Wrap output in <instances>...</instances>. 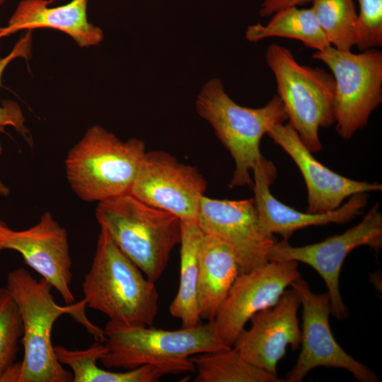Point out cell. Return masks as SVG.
<instances>
[{"label": "cell", "mask_w": 382, "mask_h": 382, "mask_svg": "<svg viewBox=\"0 0 382 382\" xmlns=\"http://www.w3.org/2000/svg\"><path fill=\"white\" fill-rule=\"evenodd\" d=\"M202 231L197 223L182 221L180 284L169 307L170 315L181 320L183 328L199 325L198 253Z\"/></svg>", "instance_id": "21"}, {"label": "cell", "mask_w": 382, "mask_h": 382, "mask_svg": "<svg viewBox=\"0 0 382 382\" xmlns=\"http://www.w3.org/2000/svg\"><path fill=\"white\" fill-rule=\"evenodd\" d=\"M197 224L203 233L222 239L232 248L240 274L268 262L269 253L277 241L261 228L253 198L216 199L204 195Z\"/></svg>", "instance_id": "13"}, {"label": "cell", "mask_w": 382, "mask_h": 382, "mask_svg": "<svg viewBox=\"0 0 382 382\" xmlns=\"http://www.w3.org/2000/svg\"><path fill=\"white\" fill-rule=\"evenodd\" d=\"M290 286L300 297L303 325L301 352L285 381L301 382L310 371L323 366L346 369L361 382H378L373 371L348 354L335 340L329 323L331 307L327 292L314 293L301 277Z\"/></svg>", "instance_id": "10"}, {"label": "cell", "mask_w": 382, "mask_h": 382, "mask_svg": "<svg viewBox=\"0 0 382 382\" xmlns=\"http://www.w3.org/2000/svg\"><path fill=\"white\" fill-rule=\"evenodd\" d=\"M103 333L107 352L100 361L108 369L129 370L144 364L185 361L195 354L231 347L219 337L213 321L166 330L108 320Z\"/></svg>", "instance_id": "7"}, {"label": "cell", "mask_w": 382, "mask_h": 382, "mask_svg": "<svg viewBox=\"0 0 382 382\" xmlns=\"http://www.w3.org/2000/svg\"><path fill=\"white\" fill-rule=\"evenodd\" d=\"M357 36L355 46L360 51L382 45V0H357Z\"/></svg>", "instance_id": "27"}, {"label": "cell", "mask_w": 382, "mask_h": 382, "mask_svg": "<svg viewBox=\"0 0 382 382\" xmlns=\"http://www.w3.org/2000/svg\"><path fill=\"white\" fill-rule=\"evenodd\" d=\"M5 250L19 253L25 263L45 279L63 298L72 304V260L66 230L50 212L43 214L33 226L11 231L0 239V253Z\"/></svg>", "instance_id": "15"}, {"label": "cell", "mask_w": 382, "mask_h": 382, "mask_svg": "<svg viewBox=\"0 0 382 382\" xmlns=\"http://www.w3.org/2000/svg\"><path fill=\"white\" fill-rule=\"evenodd\" d=\"M198 265L200 318L213 321L240 274L238 261L226 242L203 233L199 246Z\"/></svg>", "instance_id": "19"}, {"label": "cell", "mask_w": 382, "mask_h": 382, "mask_svg": "<svg viewBox=\"0 0 382 382\" xmlns=\"http://www.w3.org/2000/svg\"><path fill=\"white\" fill-rule=\"evenodd\" d=\"M5 0H0V9L1 6L4 4Z\"/></svg>", "instance_id": "31"}, {"label": "cell", "mask_w": 382, "mask_h": 382, "mask_svg": "<svg viewBox=\"0 0 382 382\" xmlns=\"http://www.w3.org/2000/svg\"><path fill=\"white\" fill-rule=\"evenodd\" d=\"M207 182L197 168L163 151H146L129 193L143 202L197 223Z\"/></svg>", "instance_id": "11"}, {"label": "cell", "mask_w": 382, "mask_h": 382, "mask_svg": "<svg viewBox=\"0 0 382 382\" xmlns=\"http://www.w3.org/2000/svg\"><path fill=\"white\" fill-rule=\"evenodd\" d=\"M312 57L323 62L333 76L336 130L348 140L366 126L382 102V52L371 49L354 53L330 46Z\"/></svg>", "instance_id": "8"}, {"label": "cell", "mask_w": 382, "mask_h": 382, "mask_svg": "<svg viewBox=\"0 0 382 382\" xmlns=\"http://www.w3.org/2000/svg\"><path fill=\"white\" fill-rule=\"evenodd\" d=\"M3 149L1 144L0 143V156L2 154ZM10 193V189L1 181L0 180V195L4 197L8 196Z\"/></svg>", "instance_id": "29"}, {"label": "cell", "mask_w": 382, "mask_h": 382, "mask_svg": "<svg viewBox=\"0 0 382 382\" xmlns=\"http://www.w3.org/2000/svg\"><path fill=\"white\" fill-rule=\"evenodd\" d=\"M271 37L298 40L316 51L331 46L311 7L283 8L274 13L267 24L258 23L248 25L245 32L246 39L253 42Z\"/></svg>", "instance_id": "22"}, {"label": "cell", "mask_w": 382, "mask_h": 382, "mask_svg": "<svg viewBox=\"0 0 382 382\" xmlns=\"http://www.w3.org/2000/svg\"><path fill=\"white\" fill-rule=\"evenodd\" d=\"M189 359L197 371L195 382H285L246 361L233 347Z\"/></svg>", "instance_id": "23"}, {"label": "cell", "mask_w": 382, "mask_h": 382, "mask_svg": "<svg viewBox=\"0 0 382 382\" xmlns=\"http://www.w3.org/2000/svg\"><path fill=\"white\" fill-rule=\"evenodd\" d=\"M300 306L297 291L286 289L272 306L253 316L250 328L242 331L233 347L248 362L278 376L277 366L286 347L296 350L301 345Z\"/></svg>", "instance_id": "14"}, {"label": "cell", "mask_w": 382, "mask_h": 382, "mask_svg": "<svg viewBox=\"0 0 382 382\" xmlns=\"http://www.w3.org/2000/svg\"><path fill=\"white\" fill-rule=\"evenodd\" d=\"M23 327L18 308L5 287H0V382H18L16 362Z\"/></svg>", "instance_id": "25"}, {"label": "cell", "mask_w": 382, "mask_h": 382, "mask_svg": "<svg viewBox=\"0 0 382 382\" xmlns=\"http://www.w3.org/2000/svg\"><path fill=\"white\" fill-rule=\"evenodd\" d=\"M54 0H22L6 26H0V40L18 31L52 28L71 37L81 47L100 43L102 30L88 21V0H71L68 4L50 7Z\"/></svg>", "instance_id": "18"}, {"label": "cell", "mask_w": 382, "mask_h": 382, "mask_svg": "<svg viewBox=\"0 0 382 382\" xmlns=\"http://www.w3.org/2000/svg\"><path fill=\"white\" fill-rule=\"evenodd\" d=\"M288 241L275 242L269 253V261L301 262L313 267L326 285L331 314L337 320H345L349 311L340 291L341 268L347 256L358 247L366 245L376 253L382 248V214L379 205L376 203L361 222L341 234L300 247L292 246Z\"/></svg>", "instance_id": "9"}, {"label": "cell", "mask_w": 382, "mask_h": 382, "mask_svg": "<svg viewBox=\"0 0 382 382\" xmlns=\"http://www.w3.org/2000/svg\"><path fill=\"white\" fill-rule=\"evenodd\" d=\"M312 0H263L260 15L262 17L270 16L279 10L290 7L298 6L311 2Z\"/></svg>", "instance_id": "28"}, {"label": "cell", "mask_w": 382, "mask_h": 382, "mask_svg": "<svg viewBox=\"0 0 382 382\" xmlns=\"http://www.w3.org/2000/svg\"><path fill=\"white\" fill-rule=\"evenodd\" d=\"M145 152L141 140L122 141L93 125L69 151L66 178L81 199L100 202L129 192Z\"/></svg>", "instance_id": "5"}, {"label": "cell", "mask_w": 382, "mask_h": 382, "mask_svg": "<svg viewBox=\"0 0 382 382\" xmlns=\"http://www.w3.org/2000/svg\"><path fill=\"white\" fill-rule=\"evenodd\" d=\"M265 61L289 122L312 153L320 151L319 129L335 123L333 76L321 68L299 64L290 49L277 44L268 46Z\"/></svg>", "instance_id": "6"}, {"label": "cell", "mask_w": 382, "mask_h": 382, "mask_svg": "<svg viewBox=\"0 0 382 382\" xmlns=\"http://www.w3.org/2000/svg\"><path fill=\"white\" fill-rule=\"evenodd\" d=\"M300 277L296 261H269L240 274L213 320L221 340L233 347L253 316L276 303Z\"/></svg>", "instance_id": "12"}, {"label": "cell", "mask_w": 382, "mask_h": 382, "mask_svg": "<svg viewBox=\"0 0 382 382\" xmlns=\"http://www.w3.org/2000/svg\"><path fill=\"white\" fill-rule=\"evenodd\" d=\"M253 172V199L260 227L269 235H280L282 240L289 241L295 231L308 226L347 223L360 214L368 203V193L361 192L352 195L335 210L321 214L303 213L281 202L271 193L270 186L277 173L271 162L265 160L257 163Z\"/></svg>", "instance_id": "17"}, {"label": "cell", "mask_w": 382, "mask_h": 382, "mask_svg": "<svg viewBox=\"0 0 382 382\" xmlns=\"http://www.w3.org/2000/svg\"><path fill=\"white\" fill-rule=\"evenodd\" d=\"M96 218L100 228L153 282L163 273L180 243L182 221L128 192L100 202Z\"/></svg>", "instance_id": "3"}, {"label": "cell", "mask_w": 382, "mask_h": 382, "mask_svg": "<svg viewBox=\"0 0 382 382\" xmlns=\"http://www.w3.org/2000/svg\"><path fill=\"white\" fill-rule=\"evenodd\" d=\"M100 228L82 289L86 306L127 326H153L158 310L154 284Z\"/></svg>", "instance_id": "2"}, {"label": "cell", "mask_w": 382, "mask_h": 382, "mask_svg": "<svg viewBox=\"0 0 382 382\" xmlns=\"http://www.w3.org/2000/svg\"><path fill=\"white\" fill-rule=\"evenodd\" d=\"M31 31L28 32L15 44L11 52L4 57H0V86L3 73L13 59L23 57L29 59L31 56ZM25 119L21 108L12 100H4L0 105V132L5 133V127H13L24 139L32 145L33 140L28 129L25 125Z\"/></svg>", "instance_id": "26"}, {"label": "cell", "mask_w": 382, "mask_h": 382, "mask_svg": "<svg viewBox=\"0 0 382 382\" xmlns=\"http://www.w3.org/2000/svg\"><path fill=\"white\" fill-rule=\"evenodd\" d=\"M316 19L331 46L351 50L357 36L358 14L354 0H312Z\"/></svg>", "instance_id": "24"}, {"label": "cell", "mask_w": 382, "mask_h": 382, "mask_svg": "<svg viewBox=\"0 0 382 382\" xmlns=\"http://www.w3.org/2000/svg\"><path fill=\"white\" fill-rule=\"evenodd\" d=\"M267 134L292 158L301 171L308 192L306 212H328L340 207L346 198L354 194L382 190L379 183L349 179L323 165L303 144L289 122L274 125Z\"/></svg>", "instance_id": "16"}, {"label": "cell", "mask_w": 382, "mask_h": 382, "mask_svg": "<svg viewBox=\"0 0 382 382\" xmlns=\"http://www.w3.org/2000/svg\"><path fill=\"white\" fill-rule=\"evenodd\" d=\"M58 361L72 370L73 382H156L169 374L194 371L189 360L144 364L125 372L103 369L97 361L106 354L103 342L96 340L85 349L71 350L62 345L54 347Z\"/></svg>", "instance_id": "20"}, {"label": "cell", "mask_w": 382, "mask_h": 382, "mask_svg": "<svg viewBox=\"0 0 382 382\" xmlns=\"http://www.w3.org/2000/svg\"><path fill=\"white\" fill-rule=\"evenodd\" d=\"M11 231L4 222L0 221V239L8 234Z\"/></svg>", "instance_id": "30"}, {"label": "cell", "mask_w": 382, "mask_h": 382, "mask_svg": "<svg viewBox=\"0 0 382 382\" xmlns=\"http://www.w3.org/2000/svg\"><path fill=\"white\" fill-rule=\"evenodd\" d=\"M196 110L213 127L235 161L230 187H253L250 172L266 160L260 145L262 137L276 125L288 120L284 106L275 95L263 107L250 108L235 103L226 93L221 81L210 79L196 100Z\"/></svg>", "instance_id": "4"}, {"label": "cell", "mask_w": 382, "mask_h": 382, "mask_svg": "<svg viewBox=\"0 0 382 382\" xmlns=\"http://www.w3.org/2000/svg\"><path fill=\"white\" fill-rule=\"evenodd\" d=\"M6 288L18 308L23 327V358L18 382H73L72 373L56 357L51 334L56 320L69 314L96 340L104 342L103 329L86 318L84 299L75 304L58 305L51 293L52 286L42 277L37 280L23 267L8 272Z\"/></svg>", "instance_id": "1"}]
</instances>
